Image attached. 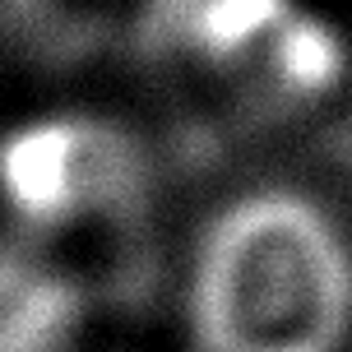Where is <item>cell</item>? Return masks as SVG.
<instances>
[{"label": "cell", "mask_w": 352, "mask_h": 352, "mask_svg": "<svg viewBox=\"0 0 352 352\" xmlns=\"http://www.w3.org/2000/svg\"><path fill=\"white\" fill-rule=\"evenodd\" d=\"M195 352H348L352 232L297 186H250L199 223L186 260Z\"/></svg>", "instance_id": "1"}]
</instances>
